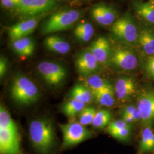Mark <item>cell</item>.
<instances>
[{
  "mask_svg": "<svg viewBox=\"0 0 154 154\" xmlns=\"http://www.w3.org/2000/svg\"><path fill=\"white\" fill-rule=\"evenodd\" d=\"M30 142L39 154H50L56 143L55 131L52 122L48 118H39L29 125Z\"/></svg>",
  "mask_w": 154,
  "mask_h": 154,
  "instance_id": "cell-1",
  "label": "cell"
},
{
  "mask_svg": "<svg viewBox=\"0 0 154 154\" xmlns=\"http://www.w3.org/2000/svg\"><path fill=\"white\" fill-rule=\"evenodd\" d=\"M10 92L11 98L20 105H32L37 102L40 97L39 91L35 84L23 75L14 78Z\"/></svg>",
  "mask_w": 154,
  "mask_h": 154,
  "instance_id": "cell-2",
  "label": "cell"
},
{
  "mask_svg": "<svg viewBox=\"0 0 154 154\" xmlns=\"http://www.w3.org/2000/svg\"><path fill=\"white\" fill-rule=\"evenodd\" d=\"M81 11L75 9H65L51 14L41 28L43 34L66 30L75 23L81 16Z\"/></svg>",
  "mask_w": 154,
  "mask_h": 154,
  "instance_id": "cell-3",
  "label": "cell"
},
{
  "mask_svg": "<svg viewBox=\"0 0 154 154\" xmlns=\"http://www.w3.org/2000/svg\"><path fill=\"white\" fill-rule=\"evenodd\" d=\"M60 127L63 134L62 147L64 149L77 145L93 137V132L78 122L60 124Z\"/></svg>",
  "mask_w": 154,
  "mask_h": 154,
  "instance_id": "cell-4",
  "label": "cell"
},
{
  "mask_svg": "<svg viewBox=\"0 0 154 154\" xmlns=\"http://www.w3.org/2000/svg\"><path fill=\"white\" fill-rule=\"evenodd\" d=\"M111 32L116 38L128 44L137 42L138 29L132 17L125 14L117 19L112 25Z\"/></svg>",
  "mask_w": 154,
  "mask_h": 154,
  "instance_id": "cell-5",
  "label": "cell"
},
{
  "mask_svg": "<svg viewBox=\"0 0 154 154\" xmlns=\"http://www.w3.org/2000/svg\"><path fill=\"white\" fill-rule=\"evenodd\" d=\"M56 5L55 0H19L15 11L25 17H36L51 11Z\"/></svg>",
  "mask_w": 154,
  "mask_h": 154,
  "instance_id": "cell-6",
  "label": "cell"
},
{
  "mask_svg": "<svg viewBox=\"0 0 154 154\" xmlns=\"http://www.w3.org/2000/svg\"><path fill=\"white\" fill-rule=\"evenodd\" d=\"M37 69L46 83L52 86L61 85L67 75L65 68L53 62H41L39 63Z\"/></svg>",
  "mask_w": 154,
  "mask_h": 154,
  "instance_id": "cell-7",
  "label": "cell"
},
{
  "mask_svg": "<svg viewBox=\"0 0 154 154\" xmlns=\"http://www.w3.org/2000/svg\"><path fill=\"white\" fill-rule=\"evenodd\" d=\"M137 107L142 116L144 126L151 125L154 122V90L144 89L138 94Z\"/></svg>",
  "mask_w": 154,
  "mask_h": 154,
  "instance_id": "cell-8",
  "label": "cell"
},
{
  "mask_svg": "<svg viewBox=\"0 0 154 154\" xmlns=\"http://www.w3.org/2000/svg\"><path fill=\"white\" fill-rule=\"evenodd\" d=\"M110 62L116 67L123 70H132L137 67V57L131 50L116 47L112 50Z\"/></svg>",
  "mask_w": 154,
  "mask_h": 154,
  "instance_id": "cell-9",
  "label": "cell"
},
{
  "mask_svg": "<svg viewBox=\"0 0 154 154\" xmlns=\"http://www.w3.org/2000/svg\"><path fill=\"white\" fill-rule=\"evenodd\" d=\"M75 66L81 75L87 77L93 75L99 70L100 63L88 50L83 51L77 55Z\"/></svg>",
  "mask_w": 154,
  "mask_h": 154,
  "instance_id": "cell-10",
  "label": "cell"
},
{
  "mask_svg": "<svg viewBox=\"0 0 154 154\" xmlns=\"http://www.w3.org/2000/svg\"><path fill=\"white\" fill-rule=\"evenodd\" d=\"M0 154H21L18 131L0 129Z\"/></svg>",
  "mask_w": 154,
  "mask_h": 154,
  "instance_id": "cell-11",
  "label": "cell"
},
{
  "mask_svg": "<svg viewBox=\"0 0 154 154\" xmlns=\"http://www.w3.org/2000/svg\"><path fill=\"white\" fill-rule=\"evenodd\" d=\"M114 91L117 99L122 102H126L135 96L137 84L131 77H121L116 82Z\"/></svg>",
  "mask_w": 154,
  "mask_h": 154,
  "instance_id": "cell-12",
  "label": "cell"
},
{
  "mask_svg": "<svg viewBox=\"0 0 154 154\" xmlns=\"http://www.w3.org/2000/svg\"><path fill=\"white\" fill-rule=\"evenodd\" d=\"M91 16L98 24L102 26L112 25L116 20V11L111 6L103 4L94 6L91 9Z\"/></svg>",
  "mask_w": 154,
  "mask_h": 154,
  "instance_id": "cell-13",
  "label": "cell"
},
{
  "mask_svg": "<svg viewBox=\"0 0 154 154\" xmlns=\"http://www.w3.org/2000/svg\"><path fill=\"white\" fill-rule=\"evenodd\" d=\"M89 50L100 65H106L110 62L112 49L109 41L106 37H100L96 39L91 45Z\"/></svg>",
  "mask_w": 154,
  "mask_h": 154,
  "instance_id": "cell-14",
  "label": "cell"
},
{
  "mask_svg": "<svg viewBox=\"0 0 154 154\" xmlns=\"http://www.w3.org/2000/svg\"><path fill=\"white\" fill-rule=\"evenodd\" d=\"M39 20L33 17L25 20L11 26L9 30V36L12 41L26 37L37 28Z\"/></svg>",
  "mask_w": 154,
  "mask_h": 154,
  "instance_id": "cell-15",
  "label": "cell"
},
{
  "mask_svg": "<svg viewBox=\"0 0 154 154\" xmlns=\"http://www.w3.org/2000/svg\"><path fill=\"white\" fill-rule=\"evenodd\" d=\"M45 47L49 51L60 54H65L71 49L70 44L65 39L56 35H50L44 41Z\"/></svg>",
  "mask_w": 154,
  "mask_h": 154,
  "instance_id": "cell-16",
  "label": "cell"
},
{
  "mask_svg": "<svg viewBox=\"0 0 154 154\" xmlns=\"http://www.w3.org/2000/svg\"><path fill=\"white\" fill-rule=\"evenodd\" d=\"M137 42L143 52L151 56L154 54V30L144 28L139 33Z\"/></svg>",
  "mask_w": 154,
  "mask_h": 154,
  "instance_id": "cell-17",
  "label": "cell"
},
{
  "mask_svg": "<svg viewBox=\"0 0 154 154\" xmlns=\"http://www.w3.org/2000/svg\"><path fill=\"white\" fill-rule=\"evenodd\" d=\"M154 151V132L151 125L144 126L141 133L139 154H146Z\"/></svg>",
  "mask_w": 154,
  "mask_h": 154,
  "instance_id": "cell-18",
  "label": "cell"
},
{
  "mask_svg": "<svg viewBox=\"0 0 154 154\" xmlns=\"http://www.w3.org/2000/svg\"><path fill=\"white\" fill-rule=\"evenodd\" d=\"M13 49L18 55L27 57L32 55L35 50V42L30 37H24L13 41Z\"/></svg>",
  "mask_w": 154,
  "mask_h": 154,
  "instance_id": "cell-19",
  "label": "cell"
},
{
  "mask_svg": "<svg viewBox=\"0 0 154 154\" xmlns=\"http://www.w3.org/2000/svg\"><path fill=\"white\" fill-rule=\"evenodd\" d=\"M134 9L138 16L154 25V4L152 2L136 1L133 4Z\"/></svg>",
  "mask_w": 154,
  "mask_h": 154,
  "instance_id": "cell-20",
  "label": "cell"
},
{
  "mask_svg": "<svg viewBox=\"0 0 154 154\" xmlns=\"http://www.w3.org/2000/svg\"><path fill=\"white\" fill-rule=\"evenodd\" d=\"M95 101L101 106L111 107L115 103L114 88L112 86L93 93Z\"/></svg>",
  "mask_w": 154,
  "mask_h": 154,
  "instance_id": "cell-21",
  "label": "cell"
},
{
  "mask_svg": "<svg viewBox=\"0 0 154 154\" xmlns=\"http://www.w3.org/2000/svg\"><path fill=\"white\" fill-rule=\"evenodd\" d=\"M70 98L80 101L86 105L91 103L94 97L93 93L90 88L86 85L78 84L70 91Z\"/></svg>",
  "mask_w": 154,
  "mask_h": 154,
  "instance_id": "cell-22",
  "label": "cell"
},
{
  "mask_svg": "<svg viewBox=\"0 0 154 154\" xmlns=\"http://www.w3.org/2000/svg\"><path fill=\"white\" fill-rule=\"evenodd\" d=\"M94 32L93 25L89 22L84 21L77 25L74 30V34L79 41L87 42L93 37Z\"/></svg>",
  "mask_w": 154,
  "mask_h": 154,
  "instance_id": "cell-23",
  "label": "cell"
},
{
  "mask_svg": "<svg viewBox=\"0 0 154 154\" xmlns=\"http://www.w3.org/2000/svg\"><path fill=\"white\" fill-rule=\"evenodd\" d=\"M86 78L85 85L91 90L92 93L112 86L107 80L99 75L93 74Z\"/></svg>",
  "mask_w": 154,
  "mask_h": 154,
  "instance_id": "cell-24",
  "label": "cell"
},
{
  "mask_svg": "<svg viewBox=\"0 0 154 154\" xmlns=\"http://www.w3.org/2000/svg\"><path fill=\"white\" fill-rule=\"evenodd\" d=\"M86 107L85 104L74 99H70L62 106V112L65 116L72 118L79 114Z\"/></svg>",
  "mask_w": 154,
  "mask_h": 154,
  "instance_id": "cell-25",
  "label": "cell"
},
{
  "mask_svg": "<svg viewBox=\"0 0 154 154\" xmlns=\"http://www.w3.org/2000/svg\"><path fill=\"white\" fill-rule=\"evenodd\" d=\"M0 129L18 131L16 123L12 119L9 111L2 105L0 107Z\"/></svg>",
  "mask_w": 154,
  "mask_h": 154,
  "instance_id": "cell-26",
  "label": "cell"
},
{
  "mask_svg": "<svg viewBox=\"0 0 154 154\" xmlns=\"http://www.w3.org/2000/svg\"><path fill=\"white\" fill-rule=\"evenodd\" d=\"M111 117L112 114L109 111L99 110L96 112L92 125L97 128H103L109 125Z\"/></svg>",
  "mask_w": 154,
  "mask_h": 154,
  "instance_id": "cell-27",
  "label": "cell"
},
{
  "mask_svg": "<svg viewBox=\"0 0 154 154\" xmlns=\"http://www.w3.org/2000/svg\"><path fill=\"white\" fill-rule=\"evenodd\" d=\"M97 111L93 107H85L79 114V122L83 126L92 125Z\"/></svg>",
  "mask_w": 154,
  "mask_h": 154,
  "instance_id": "cell-28",
  "label": "cell"
},
{
  "mask_svg": "<svg viewBox=\"0 0 154 154\" xmlns=\"http://www.w3.org/2000/svg\"><path fill=\"white\" fill-rule=\"evenodd\" d=\"M132 127V124L128 123L123 119H119L114 121L111 122L107 127V131L110 134L111 132L118 131L123 128Z\"/></svg>",
  "mask_w": 154,
  "mask_h": 154,
  "instance_id": "cell-29",
  "label": "cell"
},
{
  "mask_svg": "<svg viewBox=\"0 0 154 154\" xmlns=\"http://www.w3.org/2000/svg\"><path fill=\"white\" fill-rule=\"evenodd\" d=\"M132 128V127H130L123 128L118 131L111 132L110 134L113 138H116L119 140H121L122 142H126L130 138Z\"/></svg>",
  "mask_w": 154,
  "mask_h": 154,
  "instance_id": "cell-30",
  "label": "cell"
},
{
  "mask_svg": "<svg viewBox=\"0 0 154 154\" xmlns=\"http://www.w3.org/2000/svg\"><path fill=\"white\" fill-rule=\"evenodd\" d=\"M144 70L147 75L154 81V54L147 58L144 65Z\"/></svg>",
  "mask_w": 154,
  "mask_h": 154,
  "instance_id": "cell-31",
  "label": "cell"
},
{
  "mask_svg": "<svg viewBox=\"0 0 154 154\" xmlns=\"http://www.w3.org/2000/svg\"><path fill=\"white\" fill-rule=\"evenodd\" d=\"M19 0H1L2 6L6 9H15L18 4Z\"/></svg>",
  "mask_w": 154,
  "mask_h": 154,
  "instance_id": "cell-32",
  "label": "cell"
},
{
  "mask_svg": "<svg viewBox=\"0 0 154 154\" xmlns=\"http://www.w3.org/2000/svg\"><path fill=\"white\" fill-rule=\"evenodd\" d=\"M8 70L7 61L4 57H1L0 59V77L2 78Z\"/></svg>",
  "mask_w": 154,
  "mask_h": 154,
  "instance_id": "cell-33",
  "label": "cell"
},
{
  "mask_svg": "<svg viewBox=\"0 0 154 154\" xmlns=\"http://www.w3.org/2000/svg\"><path fill=\"white\" fill-rule=\"evenodd\" d=\"M122 116V119H123L125 122H126L128 123L132 124L134 122H135V119L132 117L131 114H121Z\"/></svg>",
  "mask_w": 154,
  "mask_h": 154,
  "instance_id": "cell-34",
  "label": "cell"
},
{
  "mask_svg": "<svg viewBox=\"0 0 154 154\" xmlns=\"http://www.w3.org/2000/svg\"><path fill=\"white\" fill-rule=\"evenodd\" d=\"M151 2H152V3H154V0H151Z\"/></svg>",
  "mask_w": 154,
  "mask_h": 154,
  "instance_id": "cell-35",
  "label": "cell"
},
{
  "mask_svg": "<svg viewBox=\"0 0 154 154\" xmlns=\"http://www.w3.org/2000/svg\"></svg>",
  "mask_w": 154,
  "mask_h": 154,
  "instance_id": "cell-36",
  "label": "cell"
}]
</instances>
